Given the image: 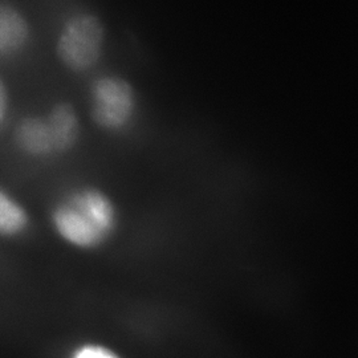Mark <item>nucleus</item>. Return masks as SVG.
<instances>
[{"mask_svg": "<svg viewBox=\"0 0 358 358\" xmlns=\"http://www.w3.org/2000/svg\"><path fill=\"white\" fill-rule=\"evenodd\" d=\"M51 222L66 243L78 250H96L113 235L118 215L113 201L105 192L83 187L55 206Z\"/></svg>", "mask_w": 358, "mask_h": 358, "instance_id": "1", "label": "nucleus"}, {"mask_svg": "<svg viewBox=\"0 0 358 358\" xmlns=\"http://www.w3.org/2000/svg\"><path fill=\"white\" fill-rule=\"evenodd\" d=\"M103 43V20L96 13H77L63 27L57 38L56 53L68 69L83 73L100 62Z\"/></svg>", "mask_w": 358, "mask_h": 358, "instance_id": "2", "label": "nucleus"}, {"mask_svg": "<svg viewBox=\"0 0 358 358\" xmlns=\"http://www.w3.org/2000/svg\"><path fill=\"white\" fill-rule=\"evenodd\" d=\"M92 118L106 131H122L136 113V92L128 80L120 76L97 78L90 88Z\"/></svg>", "mask_w": 358, "mask_h": 358, "instance_id": "3", "label": "nucleus"}, {"mask_svg": "<svg viewBox=\"0 0 358 358\" xmlns=\"http://www.w3.org/2000/svg\"><path fill=\"white\" fill-rule=\"evenodd\" d=\"M13 143L20 153L34 159H45L57 154L48 121L40 115L26 117L16 125Z\"/></svg>", "mask_w": 358, "mask_h": 358, "instance_id": "4", "label": "nucleus"}, {"mask_svg": "<svg viewBox=\"0 0 358 358\" xmlns=\"http://www.w3.org/2000/svg\"><path fill=\"white\" fill-rule=\"evenodd\" d=\"M31 28L24 15L13 6L0 3V59H11L26 48Z\"/></svg>", "mask_w": 358, "mask_h": 358, "instance_id": "5", "label": "nucleus"}, {"mask_svg": "<svg viewBox=\"0 0 358 358\" xmlns=\"http://www.w3.org/2000/svg\"><path fill=\"white\" fill-rule=\"evenodd\" d=\"M45 118L51 128L57 154L72 150L80 138V121L75 108L68 103H57Z\"/></svg>", "mask_w": 358, "mask_h": 358, "instance_id": "6", "label": "nucleus"}, {"mask_svg": "<svg viewBox=\"0 0 358 358\" xmlns=\"http://www.w3.org/2000/svg\"><path fill=\"white\" fill-rule=\"evenodd\" d=\"M31 217L24 205L0 186V238L16 239L29 230Z\"/></svg>", "mask_w": 358, "mask_h": 358, "instance_id": "7", "label": "nucleus"}, {"mask_svg": "<svg viewBox=\"0 0 358 358\" xmlns=\"http://www.w3.org/2000/svg\"><path fill=\"white\" fill-rule=\"evenodd\" d=\"M73 358H118L115 353L106 348L97 345H88L78 349Z\"/></svg>", "mask_w": 358, "mask_h": 358, "instance_id": "8", "label": "nucleus"}, {"mask_svg": "<svg viewBox=\"0 0 358 358\" xmlns=\"http://www.w3.org/2000/svg\"><path fill=\"white\" fill-rule=\"evenodd\" d=\"M10 113V93L4 80L0 77V130L6 125Z\"/></svg>", "mask_w": 358, "mask_h": 358, "instance_id": "9", "label": "nucleus"}]
</instances>
